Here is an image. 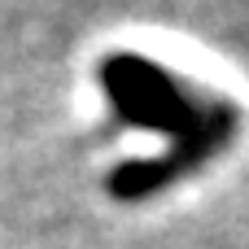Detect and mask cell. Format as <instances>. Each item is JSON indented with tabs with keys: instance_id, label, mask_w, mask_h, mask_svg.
<instances>
[{
	"instance_id": "obj_1",
	"label": "cell",
	"mask_w": 249,
	"mask_h": 249,
	"mask_svg": "<svg viewBox=\"0 0 249 249\" xmlns=\"http://www.w3.org/2000/svg\"><path fill=\"white\" fill-rule=\"evenodd\" d=\"M101 92L109 114L123 127L162 131L171 144L153 158H131L114 166L109 197L118 201H144L188 175H197L206 162H214L241 127V114L228 96L197 92L193 83L175 79L166 66L140 57V53H109L101 57Z\"/></svg>"
}]
</instances>
